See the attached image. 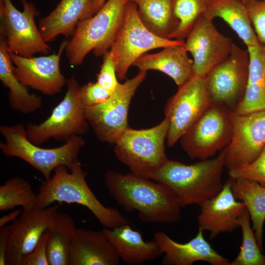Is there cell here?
Returning a JSON list of instances; mask_svg holds the SVG:
<instances>
[{
  "instance_id": "6da1fadb",
  "label": "cell",
  "mask_w": 265,
  "mask_h": 265,
  "mask_svg": "<svg viewBox=\"0 0 265 265\" xmlns=\"http://www.w3.org/2000/svg\"><path fill=\"white\" fill-rule=\"evenodd\" d=\"M149 179L112 170L105 175V185L116 202L128 212H137L146 223H172L181 219V206L167 186Z\"/></svg>"
},
{
  "instance_id": "7a4b0ae2",
  "label": "cell",
  "mask_w": 265,
  "mask_h": 265,
  "mask_svg": "<svg viewBox=\"0 0 265 265\" xmlns=\"http://www.w3.org/2000/svg\"><path fill=\"white\" fill-rule=\"evenodd\" d=\"M226 147L215 158L186 164L167 159L151 179L161 183L177 195L182 208L199 206L222 189Z\"/></svg>"
},
{
  "instance_id": "3957f363",
  "label": "cell",
  "mask_w": 265,
  "mask_h": 265,
  "mask_svg": "<svg viewBox=\"0 0 265 265\" xmlns=\"http://www.w3.org/2000/svg\"><path fill=\"white\" fill-rule=\"evenodd\" d=\"M60 165L48 181L40 186L34 208L43 209L55 202L77 204L89 210L103 227L113 228L129 223L127 219L117 210L105 206L89 187L86 173L80 163L68 172Z\"/></svg>"
},
{
  "instance_id": "277c9868",
  "label": "cell",
  "mask_w": 265,
  "mask_h": 265,
  "mask_svg": "<svg viewBox=\"0 0 265 265\" xmlns=\"http://www.w3.org/2000/svg\"><path fill=\"white\" fill-rule=\"evenodd\" d=\"M0 132L4 139L0 143L2 153L7 157H16L26 162L42 174L45 181L51 179L52 172L57 167L64 165L70 170L80 163L78 156L85 144L81 135H75L59 147H40L28 139L22 124L2 125Z\"/></svg>"
},
{
  "instance_id": "5b68a950",
  "label": "cell",
  "mask_w": 265,
  "mask_h": 265,
  "mask_svg": "<svg viewBox=\"0 0 265 265\" xmlns=\"http://www.w3.org/2000/svg\"><path fill=\"white\" fill-rule=\"evenodd\" d=\"M129 0H107L94 15L78 23L65 50L71 66L81 65L91 51L96 57H100L110 50Z\"/></svg>"
},
{
  "instance_id": "8992f818",
  "label": "cell",
  "mask_w": 265,
  "mask_h": 265,
  "mask_svg": "<svg viewBox=\"0 0 265 265\" xmlns=\"http://www.w3.org/2000/svg\"><path fill=\"white\" fill-rule=\"evenodd\" d=\"M168 123L164 118L158 125L146 129L130 127L114 143L117 159L137 176L151 179L167 159L164 142Z\"/></svg>"
},
{
  "instance_id": "52a82bcc",
  "label": "cell",
  "mask_w": 265,
  "mask_h": 265,
  "mask_svg": "<svg viewBox=\"0 0 265 265\" xmlns=\"http://www.w3.org/2000/svg\"><path fill=\"white\" fill-rule=\"evenodd\" d=\"M184 42L159 37L150 30L139 18L136 6L129 0L123 22L109 50L118 78L124 80L130 67L148 52Z\"/></svg>"
},
{
  "instance_id": "ba28073f",
  "label": "cell",
  "mask_w": 265,
  "mask_h": 265,
  "mask_svg": "<svg viewBox=\"0 0 265 265\" xmlns=\"http://www.w3.org/2000/svg\"><path fill=\"white\" fill-rule=\"evenodd\" d=\"M67 90L62 100L42 123L25 127L28 139L40 145L52 138L67 141L71 136L85 134L90 126L80 97V86L74 77L67 80Z\"/></svg>"
},
{
  "instance_id": "9c48e42d",
  "label": "cell",
  "mask_w": 265,
  "mask_h": 265,
  "mask_svg": "<svg viewBox=\"0 0 265 265\" xmlns=\"http://www.w3.org/2000/svg\"><path fill=\"white\" fill-rule=\"evenodd\" d=\"M234 112L211 103L200 118L179 140L183 149L192 159L205 160L230 143Z\"/></svg>"
},
{
  "instance_id": "30bf717a",
  "label": "cell",
  "mask_w": 265,
  "mask_h": 265,
  "mask_svg": "<svg viewBox=\"0 0 265 265\" xmlns=\"http://www.w3.org/2000/svg\"><path fill=\"white\" fill-rule=\"evenodd\" d=\"M21 1L22 11L11 0H0V35L5 38L9 53L26 57L48 54L51 48L35 23V6L27 0Z\"/></svg>"
},
{
  "instance_id": "8fae6325",
  "label": "cell",
  "mask_w": 265,
  "mask_h": 265,
  "mask_svg": "<svg viewBox=\"0 0 265 265\" xmlns=\"http://www.w3.org/2000/svg\"><path fill=\"white\" fill-rule=\"evenodd\" d=\"M146 74V71H139L133 78L119 83L105 102L84 107L86 119L99 140L114 144L129 128L130 103Z\"/></svg>"
},
{
  "instance_id": "7c38bea8",
  "label": "cell",
  "mask_w": 265,
  "mask_h": 265,
  "mask_svg": "<svg viewBox=\"0 0 265 265\" xmlns=\"http://www.w3.org/2000/svg\"><path fill=\"white\" fill-rule=\"evenodd\" d=\"M249 66L247 49L234 43L228 57L211 70L205 77L211 102L235 112L244 96Z\"/></svg>"
},
{
  "instance_id": "4fadbf2b",
  "label": "cell",
  "mask_w": 265,
  "mask_h": 265,
  "mask_svg": "<svg viewBox=\"0 0 265 265\" xmlns=\"http://www.w3.org/2000/svg\"><path fill=\"white\" fill-rule=\"evenodd\" d=\"M205 78L193 75L168 100L165 119L168 123L166 142L172 147L200 118L211 103Z\"/></svg>"
},
{
  "instance_id": "5bb4252c",
  "label": "cell",
  "mask_w": 265,
  "mask_h": 265,
  "mask_svg": "<svg viewBox=\"0 0 265 265\" xmlns=\"http://www.w3.org/2000/svg\"><path fill=\"white\" fill-rule=\"evenodd\" d=\"M265 146V110L233 115V132L226 147L225 167L236 170L255 159Z\"/></svg>"
},
{
  "instance_id": "9a60e30c",
  "label": "cell",
  "mask_w": 265,
  "mask_h": 265,
  "mask_svg": "<svg viewBox=\"0 0 265 265\" xmlns=\"http://www.w3.org/2000/svg\"><path fill=\"white\" fill-rule=\"evenodd\" d=\"M233 44L217 29L212 20L201 16L185 41L186 50L193 57L194 75L205 78L211 70L228 57Z\"/></svg>"
},
{
  "instance_id": "2e32d148",
  "label": "cell",
  "mask_w": 265,
  "mask_h": 265,
  "mask_svg": "<svg viewBox=\"0 0 265 265\" xmlns=\"http://www.w3.org/2000/svg\"><path fill=\"white\" fill-rule=\"evenodd\" d=\"M68 42L64 40L57 53L48 55L26 57L9 53L15 76L25 86L45 95L59 93L67 84L60 70V61Z\"/></svg>"
},
{
  "instance_id": "e0dca14e",
  "label": "cell",
  "mask_w": 265,
  "mask_h": 265,
  "mask_svg": "<svg viewBox=\"0 0 265 265\" xmlns=\"http://www.w3.org/2000/svg\"><path fill=\"white\" fill-rule=\"evenodd\" d=\"M57 212L56 205L23 210L20 216L8 225L6 265H20L23 258L34 249L49 229Z\"/></svg>"
},
{
  "instance_id": "ac0fdd59",
  "label": "cell",
  "mask_w": 265,
  "mask_h": 265,
  "mask_svg": "<svg viewBox=\"0 0 265 265\" xmlns=\"http://www.w3.org/2000/svg\"><path fill=\"white\" fill-rule=\"evenodd\" d=\"M231 184L229 178L219 193L200 206L198 229L210 232V239L215 238L222 233L232 232L239 227V217L246 207L235 197Z\"/></svg>"
},
{
  "instance_id": "d6986e66",
  "label": "cell",
  "mask_w": 265,
  "mask_h": 265,
  "mask_svg": "<svg viewBox=\"0 0 265 265\" xmlns=\"http://www.w3.org/2000/svg\"><path fill=\"white\" fill-rule=\"evenodd\" d=\"M198 229L196 236L186 243H179L165 233L159 231L154 240L163 252L162 263L166 265H192L204 261L212 265H229V260L219 254L205 238Z\"/></svg>"
},
{
  "instance_id": "ffe728a7",
  "label": "cell",
  "mask_w": 265,
  "mask_h": 265,
  "mask_svg": "<svg viewBox=\"0 0 265 265\" xmlns=\"http://www.w3.org/2000/svg\"><path fill=\"white\" fill-rule=\"evenodd\" d=\"M120 260L102 230L77 229L71 244L69 265H118Z\"/></svg>"
},
{
  "instance_id": "44dd1931",
  "label": "cell",
  "mask_w": 265,
  "mask_h": 265,
  "mask_svg": "<svg viewBox=\"0 0 265 265\" xmlns=\"http://www.w3.org/2000/svg\"><path fill=\"white\" fill-rule=\"evenodd\" d=\"M94 15L93 0H60L39 20L38 27L44 40L50 42L59 35L72 36L80 21Z\"/></svg>"
},
{
  "instance_id": "7402d4cb",
  "label": "cell",
  "mask_w": 265,
  "mask_h": 265,
  "mask_svg": "<svg viewBox=\"0 0 265 265\" xmlns=\"http://www.w3.org/2000/svg\"><path fill=\"white\" fill-rule=\"evenodd\" d=\"M102 231L116 251L120 260L127 264L140 265L157 259L163 252L153 240L145 241L139 232L129 223Z\"/></svg>"
},
{
  "instance_id": "603a6c76",
  "label": "cell",
  "mask_w": 265,
  "mask_h": 265,
  "mask_svg": "<svg viewBox=\"0 0 265 265\" xmlns=\"http://www.w3.org/2000/svg\"><path fill=\"white\" fill-rule=\"evenodd\" d=\"M185 42L166 47L155 53H146L133 65L139 71L156 70L171 78L180 86L194 75L192 60L187 55Z\"/></svg>"
},
{
  "instance_id": "cb8c5ba5",
  "label": "cell",
  "mask_w": 265,
  "mask_h": 265,
  "mask_svg": "<svg viewBox=\"0 0 265 265\" xmlns=\"http://www.w3.org/2000/svg\"><path fill=\"white\" fill-rule=\"evenodd\" d=\"M249 74L244 98L235 112L243 114L265 110V46L261 43L247 47Z\"/></svg>"
},
{
  "instance_id": "d4e9b609",
  "label": "cell",
  "mask_w": 265,
  "mask_h": 265,
  "mask_svg": "<svg viewBox=\"0 0 265 265\" xmlns=\"http://www.w3.org/2000/svg\"><path fill=\"white\" fill-rule=\"evenodd\" d=\"M0 80L9 90L10 106L23 113L33 112L42 105L41 98L30 93L15 76L5 38L0 35Z\"/></svg>"
},
{
  "instance_id": "484cf974",
  "label": "cell",
  "mask_w": 265,
  "mask_h": 265,
  "mask_svg": "<svg viewBox=\"0 0 265 265\" xmlns=\"http://www.w3.org/2000/svg\"><path fill=\"white\" fill-rule=\"evenodd\" d=\"M205 16L212 21L222 19L247 47L260 44L242 0H213Z\"/></svg>"
},
{
  "instance_id": "4316f807",
  "label": "cell",
  "mask_w": 265,
  "mask_h": 265,
  "mask_svg": "<svg viewBox=\"0 0 265 265\" xmlns=\"http://www.w3.org/2000/svg\"><path fill=\"white\" fill-rule=\"evenodd\" d=\"M231 179L235 197L245 205L259 246L263 249L264 225L265 221V188L258 183L244 178Z\"/></svg>"
},
{
  "instance_id": "83f0119b",
  "label": "cell",
  "mask_w": 265,
  "mask_h": 265,
  "mask_svg": "<svg viewBox=\"0 0 265 265\" xmlns=\"http://www.w3.org/2000/svg\"><path fill=\"white\" fill-rule=\"evenodd\" d=\"M77 229L71 215L58 211L56 213L48 229L50 265H69L71 244Z\"/></svg>"
},
{
  "instance_id": "f1b7e54d",
  "label": "cell",
  "mask_w": 265,
  "mask_h": 265,
  "mask_svg": "<svg viewBox=\"0 0 265 265\" xmlns=\"http://www.w3.org/2000/svg\"><path fill=\"white\" fill-rule=\"evenodd\" d=\"M143 24L159 37L170 39L175 29L171 0H129Z\"/></svg>"
},
{
  "instance_id": "f546056e",
  "label": "cell",
  "mask_w": 265,
  "mask_h": 265,
  "mask_svg": "<svg viewBox=\"0 0 265 265\" xmlns=\"http://www.w3.org/2000/svg\"><path fill=\"white\" fill-rule=\"evenodd\" d=\"M213 0H171L175 29L171 39L185 41L198 19L205 15Z\"/></svg>"
},
{
  "instance_id": "4dcf8cb0",
  "label": "cell",
  "mask_w": 265,
  "mask_h": 265,
  "mask_svg": "<svg viewBox=\"0 0 265 265\" xmlns=\"http://www.w3.org/2000/svg\"><path fill=\"white\" fill-rule=\"evenodd\" d=\"M36 197L27 181L19 177L12 178L0 186V211L17 206L22 207L23 210L34 208Z\"/></svg>"
},
{
  "instance_id": "1f68e13d",
  "label": "cell",
  "mask_w": 265,
  "mask_h": 265,
  "mask_svg": "<svg viewBox=\"0 0 265 265\" xmlns=\"http://www.w3.org/2000/svg\"><path fill=\"white\" fill-rule=\"evenodd\" d=\"M242 231L240 251L229 265H265V256L262 253L254 231L251 227L250 217L247 209L239 218Z\"/></svg>"
},
{
  "instance_id": "d6a6232c",
  "label": "cell",
  "mask_w": 265,
  "mask_h": 265,
  "mask_svg": "<svg viewBox=\"0 0 265 265\" xmlns=\"http://www.w3.org/2000/svg\"><path fill=\"white\" fill-rule=\"evenodd\" d=\"M229 177L254 181L265 188V146L253 161L240 168L228 171Z\"/></svg>"
},
{
  "instance_id": "836d02e7",
  "label": "cell",
  "mask_w": 265,
  "mask_h": 265,
  "mask_svg": "<svg viewBox=\"0 0 265 265\" xmlns=\"http://www.w3.org/2000/svg\"><path fill=\"white\" fill-rule=\"evenodd\" d=\"M259 42L265 46V0H242Z\"/></svg>"
},
{
  "instance_id": "e575fe53",
  "label": "cell",
  "mask_w": 265,
  "mask_h": 265,
  "mask_svg": "<svg viewBox=\"0 0 265 265\" xmlns=\"http://www.w3.org/2000/svg\"><path fill=\"white\" fill-rule=\"evenodd\" d=\"M96 82L105 89L112 93L118 85L115 63L110 51L104 54Z\"/></svg>"
},
{
  "instance_id": "d590c367",
  "label": "cell",
  "mask_w": 265,
  "mask_h": 265,
  "mask_svg": "<svg viewBox=\"0 0 265 265\" xmlns=\"http://www.w3.org/2000/svg\"><path fill=\"white\" fill-rule=\"evenodd\" d=\"M112 94L97 82H89L80 87V97L84 107L100 104L105 102Z\"/></svg>"
},
{
  "instance_id": "8d00e7d4",
  "label": "cell",
  "mask_w": 265,
  "mask_h": 265,
  "mask_svg": "<svg viewBox=\"0 0 265 265\" xmlns=\"http://www.w3.org/2000/svg\"><path fill=\"white\" fill-rule=\"evenodd\" d=\"M48 236L47 230L34 249L23 258L20 265H50L47 252Z\"/></svg>"
},
{
  "instance_id": "74e56055",
  "label": "cell",
  "mask_w": 265,
  "mask_h": 265,
  "mask_svg": "<svg viewBox=\"0 0 265 265\" xmlns=\"http://www.w3.org/2000/svg\"><path fill=\"white\" fill-rule=\"evenodd\" d=\"M8 235V225L0 227V265H6Z\"/></svg>"
},
{
  "instance_id": "f35d334b",
  "label": "cell",
  "mask_w": 265,
  "mask_h": 265,
  "mask_svg": "<svg viewBox=\"0 0 265 265\" xmlns=\"http://www.w3.org/2000/svg\"><path fill=\"white\" fill-rule=\"evenodd\" d=\"M22 212V211L21 210H16L1 217L0 218V227L5 226L7 223H11L15 220Z\"/></svg>"
},
{
  "instance_id": "ab89813d",
  "label": "cell",
  "mask_w": 265,
  "mask_h": 265,
  "mask_svg": "<svg viewBox=\"0 0 265 265\" xmlns=\"http://www.w3.org/2000/svg\"><path fill=\"white\" fill-rule=\"evenodd\" d=\"M106 0H93V11L94 14L103 6Z\"/></svg>"
}]
</instances>
